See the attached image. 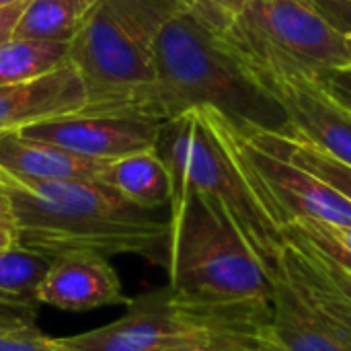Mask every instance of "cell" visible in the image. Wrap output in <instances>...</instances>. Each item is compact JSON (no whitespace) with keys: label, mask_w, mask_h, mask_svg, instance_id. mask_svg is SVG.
I'll use <instances>...</instances> for the list:
<instances>
[{"label":"cell","mask_w":351,"mask_h":351,"mask_svg":"<svg viewBox=\"0 0 351 351\" xmlns=\"http://www.w3.org/2000/svg\"><path fill=\"white\" fill-rule=\"evenodd\" d=\"M0 191L10 202L12 243L25 249L51 259L70 251L165 259L169 220L105 183L33 179L0 167Z\"/></svg>","instance_id":"6da1fadb"},{"label":"cell","mask_w":351,"mask_h":351,"mask_svg":"<svg viewBox=\"0 0 351 351\" xmlns=\"http://www.w3.org/2000/svg\"><path fill=\"white\" fill-rule=\"evenodd\" d=\"M154 72L148 105L152 119L167 121L197 107H212L241 136L290 132L284 109L247 74L218 29L193 2L158 33Z\"/></svg>","instance_id":"7a4b0ae2"},{"label":"cell","mask_w":351,"mask_h":351,"mask_svg":"<svg viewBox=\"0 0 351 351\" xmlns=\"http://www.w3.org/2000/svg\"><path fill=\"white\" fill-rule=\"evenodd\" d=\"M154 150L171 177V202L191 189L216 199L276 280L286 241L251 185L237 128L220 111L197 107L167 119Z\"/></svg>","instance_id":"3957f363"},{"label":"cell","mask_w":351,"mask_h":351,"mask_svg":"<svg viewBox=\"0 0 351 351\" xmlns=\"http://www.w3.org/2000/svg\"><path fill=\"white\" fill-rule=\"evenodd\" d=\"M191 2L97 0L70 41L68 62L86 93L80 113L148 117L158 33Z\"/></svg>","instance_id":"277c9868"},{"label":"cell","mask_w":351,"mask_h":351,"mask_svg":"<svg viewBox=\"0 0 351 351\" xmlns=\"http://www.w3.org/2000/svg\"><path fill=\"white\" fill-rule=\"evenodd\" d=\"M169 206L162 265L173 290L202 302L274 298V278L216 199L191 189Z\"/></svg>","instance_id":"5b68a950"},{"label":"cell","mask_w":351,"mask_h":351,"mask_svg":"<svg viewBox=\"0 0 351 351\" xmlns=\"http://www.w3.org/2000/svg\"><path fill=\"white\" fill-rule=\"evenodd\" d=\"M123 317L101 329L56 337L60 351H162L204 343L224 333L265 331L274 323L271 300L202 302L171 286L130 298Z\"/></svg>","instance_id":"8992f818"},{"label":"cell","mask_w":351,"mask_h":351,"mask_svg":"<svg viewBox=\"0 0 351 351\" xmlns=\"http://www.w3.org/2000/svg\"><path fill=\"white\" fill-rule=\"evenodd\" d=\"M218 33L241 58L276 62L311 76L351 66L346 37L313 0H247L241 14Z\"/></svg>","instance_id":"52a82bcc"},{"label":"cell","mask_w":351,"mask_h":351,"mask_svg":"<svg viewBox=\"0 0 351 351\" xmlns=\"http://www.w3.org/2000/svg\"><path fill=\"white\" fill-rule=\"evenodd\" d=\"M237 58L247 74L284 109L290 121L288 134L311 142L329 156L351 167L350 109L329 97L311 74L290 70L267 60Z\"/></svg>","instance_id":"ba28073f"},{"label":"cell","mask_w":351,"mask_h":351,"mask_svg":"<svg viewBox=\"0 0 351 351\" xmlns=\"http://www.w3.org/2000/svg\"><path fill=\"white\" fill-rule=\"evenodd\" d=\"M255 193L280 230L300 218L351 226V202L313 173L253 146L239 134Z\"/></svg>","instance_id":"9c48e42d"},{"label":"cell","mask_w":351,"mask_h":351,"mask_svg":"<svg viewBox=\"0 0 351 351\" xmlns=\"http://www.w3.org/2000/svg\"><path fill=\"white\" fill-rule=\"evenodd\" d=\"M165 121L138 115H86L72 113L33 123L19 134L29 140L60 146L72 154L115 160L156 146Z\"/></svg>","instance_id":"30bf717a"},{"label":"cell","mask_w":351,"mask_h":351,"mask_svg":"<svg viewBox=\"0 0 351 351\" xmlns=\"http://www.w3.org/2000/svg\"><path fill=\"white\" fill-rule=\"evenodd\" d=\"M37 302L66 313H88L128 304L117 271L107 257L93 251H70L51 259L37 288Z\"/></svg>","instance_id":"8fae6325"},{"label":"cell","mask_w":351,"mask_h":351,"mask_svg":"<svg viewBox=\"0 0 351 351\" xmlns=\"http://www.w3.org/2000/svg\"><path fill=\"white\" fill-rule=\"evenodd\" d=\"M86 93L76 68H62L29 82L0 86V134L21 132L33 123L80 113Z\"/></svg>","instance_id":"7c38bea8"},{"label":"cell","mask_w":351,"mask_h":351,"mask_svg":"<svg viewBox=\"0 0 351 351\" xmlns=\"http://www.w3.org/2000/svg\"><path fill=\"white\" fill-rule=\"evenodd\" d=\"M282 276L311 313L351 350V306L329 284L315 255L300 245L286 243Z\"/></svg>","instance_id":"4fadbf2b"},{"label":"cell","mask_w":351,"mask_h":351,"mask_svg":"<svg viewBox=\"0 0 351 351\" xmlns=\"http://www.w3.org/2000/svg\"><path fill=\"white\" fill-rule=\"evenodd\" d=\"M109 160H95L72 154L60 146L29 140L19 132L0 134V167L33 179L99 181Z\"/></svg>","instance_id":"5bb4252c"},{"label":"cell","mask_w":351,"mask_h":351,"mask_svg":"<svg viewBox=\"0 0 351 351\" xmlns=\"http://www.w3.org/2000/svg\"><path fill=\"white\" fill-rule=\"evenodd\" d=\"M99 183L113 187L128 202L148 212L169 206L173 195L169 171L154 148L109 160Z\"/></svg>","instance_id":"9a60e30c"},{"label":"cell","mask_w":351,"mask_h":351,"mask_svg":"<svg viewBox=\"0 0 351 351\" xmlns=\"http://www.w3.org/2000/svg\"><path fill=\"white\" fill-rule=\"evenodd\" d=\"M274 284V329L282 351H351L311 313L282 274Z\"/></svg>","instance_id":"2e32d148"},{"label":"cell","mask_w":351,"mask_h":351,"mask_svg":"<svg viewBox=\"0 0 351 351\" xmlns=\"http://www.w3.org/2000/svg\"><path fill=\"white\" fill-rule=\"evenodd\" d=\"M243 138L249 140L253 146L265 150L267 154H274L286 162H292V165L313 173L315 177H319L325 183H329L331 187H335L351 202L350 165H343L341 160L329 156L321 148H317L311 142H306L298 136H292V134L280 136V134H271V132H253Z\"/></svg>","instance_id":"e0dca14e"},{"label":"cell","mask_w":351,"mask_h":351,"mask_svg":"<svg viewBox=\"0 0 351 351\" xmlns=\"http://www.w3.org/2000/svg\"><path fill=\"white\" fill-rule=\"evenodd\" d=\"M97 0H29L12 37L70 43Z\"/></svg>","instance_id":"ac0fdd59"},{"label":"cell","mask_w":351,"mask_h":351,"mask_svg":"<svg viewBox=\"0 0 351 351\" xmlns=\"http://www.w3.org/2000/svg\"><path fill=\"white\" fill-rule=\"evenodd\" d=\"M70 43L10 37L0 43V86L29 82L68 64Z\"/></svg>","instance_id":"d6986e66"},{"label":"cell","mask_w":351,"mask_h":351,"mask_svg":"<svg viewBox=\"0 0 351 351\" xmlns=\"http://www.w3.org/2000/svg\"><path fill=\"white\" fill-rule=\"evenodd\" d=\"M51 257L16 243L0 249V300L19 306H37V288L43 282Z\"/></svg>","instance_id":"ffe728a7"},{"label":"cell","mask_w":351,"mask_h":351,"mask_svg":"<svg viewBox=\"0 0 351 351\" xmlns=\"http://www.w3.org/2000/svg\"><path fill=\"white\" fill-rule=\"evenodd\" d=\"M284 241L302 245L325 261L351 271V226L300 218L282 228Z\"/></svg>","instance_id":"44dd1931"},{"label":"cell","mask_w":351,"mask_h":351,"mask_svg":"<svg viewBox=\"0 0 351 351\" xmlns=\"http://www.w3.org/2000/svg\"><path fill=\"white\" fill-rule=\"evenodd\" d=\"M162 351H282L274 325L265 331L224 333L204 343H183Z\"/></svg>","instance_id":"7402d4cb"},{"label":"cell","mask_w":351,"mask_h":351,"mask_svg":"<svg viewBox=\"0 0 351 351\" xmlns=\"http://www.w3.org/2000/svg\"><path fill=\"white\" fill-rule=\"evenodd\" d=\"M0 351H60L56 337L43 335L35 325L19 331L0 333Z\"/></svg>","instance_id":"603a6c76"},{"label":"cell","mask_w":351,"mask_h":351,"mask_svg":"<svg viewBox=\"0 0 351 351\" xmlns=\"http://www.w3.org/2000/svg\"><path fill=\"white\" fill-rule=\"evenodd\" d=\"M313 78L329 97H333L339 105L351 111V66L327 68L317 72Z\"/></svg>","instance_id":"cb8c5ba5"},{"label":"cell","mask_w":351,"mask_h":351,"mask_svg":"<svg viewBox=\"0 0 351 351\" xmlns=\"http://www.w3.org/2000/svg\"><path fill=\"white\" fill-rule=\"evenodd\" d=\"M193 4L216 29H222L241 14L247 0H193Z\"/></svg>","instance_id":"d4e9b609"},{"label":"cell","mask_w":351,"mask_h":351,"mask_svg":"<svg viewBox=\"0 0 351 351\" xmlns=\"http://www.w3.org/2000/svg\"><path fill=\"white\" fill-rule=\"evenodd\" d=\"M37 306H19L0 300V333L33 327Z\"/></svg>","instance_id":"484cf974"},{"label":"cell","mask_w":351,"mask_h":351,"mask_svg":"<svg viewBox=\"0 0 351 351\" xmlns=\"http://www.w3.org/2000/svg\"><path fill=\"white\" fill-rule=\"evenodd\" d=\"M323 16L346 37L351 49V0H333V2H315Z\"/></svg>","instance_id":"4316f807"},{"label":"cell","mask_w":351,"mask_h":351,"mask_svg":"<svg viewBox=\"0 0 351 351\" xmlns=\"http://www.w3.org/2000/svg\"><path fill=\"white\" fill-rule=\"evenodd\" d=\"M292 245H294V243H292ZM300 247H302V245H300ZM304 249H306V247H304ZM308 251H311V249H308ZM311 253H313L315 259L319 261V265H321L325 278L329 280V284L341 294V298L351 306V271H346V269H341V267H337V265L325 261V259H323L321 255H317L315 251H311Z\"/></svg>","instance_id":"83f0119b"},{"label":"cell","mask_w":351,"mask_h":351,"mask_svg":"<svg viewBox=\"0 0 351 351\" xmlns=\"http://www.w3.org/2000/svg\"><path fill=\"white\" fill-rule=\"evenodd\" d=\"M29 0L25 2H19V4H12V6H6V8H0V43L10 39L12 33H14V27L25 10Z\"/></svg>","instance_id":"f1b7e54d"},{"label":"cell","mask_w":351,"mask_h":351,"mask_svg":"<svg viewBox=\"0 0 351 351\" xmlns=\"http://www.w3.org/2000/svg\"><path fill=\"white\" fill-rule=\"evenodd\" d=\"M12 214H0V232H10L12 234Z\"/></svg>","instance_id":"f546056e"},{"label":"cell","mask_w":351,"mask_h":351,"mask_svg":"<svg viewBox=\"0 0 351 351\" xmlns=\"http://www.w3.org/2000/svg\"><path fill=\"white\" fill-rule=\"evenodd\" d=\"M0 214H10V202L2 191H0Z\"/></svg>","instance_id":"4dcf8cb0"},{"label":"cell","mask_w":351,"mask_h":351,"mask_svg":"<svg viewBox=\"0 0 351 351\" xmlns=\"http://www.w3.org/2000/svg\"><path fill=\"white\" fill-rule=\"evenodd\" d=\"M10 243H12V234L10 232H0V249L8 247Z\"/></svg>","instance_id":"1f68e13d"},{"label":"cell","mask_w":351,"mask_h":351,"mask_svg":"<svg viewBox=\"0 0 351 351\" xmlns=\"http://www.w3.org/2000/svg\"><path fill=\"white\" fill-rule=\"evenodd\" d=\"M19 2H25V0H0V8L12 6V4H19Z\"/></svg>","instance_id":"d6a6232c"},{"label":"cell","mask_w":351,"mask_h":351,"mask_svg":"<svg viewBox=\"0 0 351 351\" xmlns=\"http://www.w3.org/2000/svg\"><path fill=\"white\" fill-rule=\"evenodd\" d=\"M313 2H333V0H313Z\"/></svg>","instance_id":"836d02e7"}]
</instances>
